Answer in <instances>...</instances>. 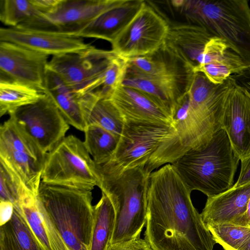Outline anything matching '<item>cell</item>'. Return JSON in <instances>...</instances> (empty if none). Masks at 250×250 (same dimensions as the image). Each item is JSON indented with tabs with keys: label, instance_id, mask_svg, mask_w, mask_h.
Listing matches in <instances>:
<instances>
[{
	"label": "cell",
	"instance_id": "1",
	"mask_svg": "<svg viewBox=\"0 0 250 250\" xmlns=\"http://www.w3.org/2000/svg\"><path fill=\"white\" fill-rule=\"evenodd\" d=\"M191 192L172 164L149 175L144 235L152 250H213L216 242L192 203Z\"/></svg>",
	"mask_w": 250,
	"mask_h": 250
},
{
	"label": "cell",
	"instance_id": "2",
	"mask_svg": "<svg viewBox=\"0 0 250 250\" xmlns=\"http://www.w3.org/2000/svg\"><path fill=\"white\" fill-rule=\"evenodd\" d=\"M189 150L172 125L125 122L115 152L107 162L95 164L96 172L98 176L116 179L128 169L139 168L150 175L173 164Z\"/></svg>",
	"mask_w": 250,
	"mask_h": 250
},
{
	"label": "cell",
	"instance_id": "3",
	"mask_svg": "<svg viewBox=\"0 0 250 250\" xmlns=\"http://www.w3.org/2000/svg\"><path fill=\"white\" fill-rule=\"evenodd\" d=\"M233 80L230 76L218 87L204 76L192 80L187 92L188 105L178 106L172 116L173 125L184 146L199 149L222 128L226 103Z\"/></svg>",
	"mask_w": 250,
	"mask_h": 250
},
{
	"label": "cell",
	"instance_id": "4",
	"mask_svg": "<svg viewBox=\"0 0 250 250\" xmlns=\"http://www.w3.org/2000/svg\"><path fill=\"white\" fill-rule=\"evenodd\" d=\"M188 23L226 41L229 49L250 64V7L246 0H173Z\"/></svg>",
	"mask_w": 250,
	"mask_h": 250
},
{
	"label": "cell",
	"instance_id": "5",
	"mask_svg": "<svg viewBox=\"0 0 250 250\" xmlns=\"http://www.w3.org/2000/svg\"><path fill=\"white\" fill-rule=\"evenodd\" d=\"M240 160L223 129L207 145L190 149L172 165L188 189L211 197L232 188Z\"/></svg>",
	"mask_w": 250,
	"mask_h": 250
},
{
	"label": "cell",
	"instance_id": "6",
	"mask_svg": "<svg viewBox=\"0 0 250 250\" xmlns=\"http://www.w3.org/2000/svg\"><path fill=\"white\" fill-rule=\"evenodd\" d=\"M37 198L70 250H90L94 221L92 190L41 182Z\"/></svg>",
	"mask_w": 250,
	"mask_h": 250
},
{
	"label": "cell",
	"instance_id": "7",
	"mask_svg": "<svg viewBox=\"0 0 250 250\" xmlns=\"http://www.w3.org/2000/svg\"><path fill=\"white\" fill-rule=\"evenodd\" d=\"M149 176L135 168L125 171L116 179L98 176L97 186L109 198L115 212L110 244L140 238L146 221V191Z\"/></svg>",
	"mask_w": 250,
	"mask_h": 250
},
{
	"label": "cell",
	"instance_id": "8",
	"mask_svg": "<svg viewBox=\"0 0 250 250\" xmlns=\"http://www.w3.org/2000/svg\"><path fill=\"white\" fill-rule=\"evenodd\" d=\"M41 179L45 184L90 190L98 183L95 162L83 142L72 135L46 154Z\"/></svg>",
	"mask_w": 250,
	"mask_h": 250
},
{
	"label": "cell",
	"instance_id": "9",
	"mask_svg": "<svg viewBox=\"0 0 250 250\" xmlns=\"http://www.w3.org/2000/svg\"><path fill=\"white\" fill-rule=\"evenodd\" d=\"M116 56L112 50L93 46L83 53L53 56L47 68L57 74L80 98L101 87L104 73Z\"/></svg>",
	"mask_w": 250,
	"mask_h": 250
},
{
	"label": "cell",
	"instance_id": "10",
	"mask_svg": "<svg viewBox=\"0 0 250 250\" xmlns=\"http://www.w3.org/2000/svg\"><path fill=\"white\" fill-rule=\"evenodd\" d=\"M13 121L45 154L65 137L69 125L47 94L9 114Z\"/></svg>",
	"mask_w": 250,
	"mask_h": 250
},
{
	"label": "cell",
	"instance_id": "11",
	"mask_svg": "<svg viewBox=\"0 0 250 250\" xmlns=\"http://www.w3.org/2000/svg\"><path fill=\"white\" fill-rule=\"evenodd\" d=\"M168 28L167 21L146 1L111 43L112 50L126 59L151 54L163 45Z\"/></svg>",
	"mask_w": 250,
	"mask_h": 250
},
{
	"label": "cell",
	"instance_id": "12",
	"mask_svg": "<svg viewBox=\"0 0 250 250\" xmlns=\"http://www.w3.org/2000/svg\"><path fill=\"white\" fill-rule=\"evenodd\" d=\"M120 0H61L51 12L18 27L55 31L76 36Z\"/></svg>",
	"mask_w": 250,
	"mask_h": 250
},
{
	"label": "cell",
	"instance_id": "13",
	"mask_svg": "<svg viewBox=\"0 0 250 250\" xmlns=\"http://www.w3.org/2000/svg\"><path fill=\"white\" fill-rule=\"evenodd\" d=\"M49 55L0 42V79L30 85L44 93Z\"/></svg>",
	"mask_w": 250,
	"mask_h": 250
},
{
	"label": "cell",
	"instance_id": "14",
	"mask_svg": "<svg viewBox=\"0 0 250 250\" xmlns=\"http://www.w3.org/2000/svg\"><path fill=\"white\" fill-rule=\"evenodd\" d=\"M0 41L53 56L83 53L93 47L75 35L20 27L1 28Z\"/></svg>",
	"mask_w": 250,
	"mask_h": 250
},
{
	"label": "cell",
	"instance_id": "15",
	"mask_svg": "<svg viewBox=\"0 0 250 250\" xmlns=\"http://www.w3.org/2000/svg\"><path fill=\"white\" fill-rule=\"evenodd\" d=\"M194 74L192 69L187 68L155 77L125 76L122 85L141 91L172 117L188 92Z\"/></svg>",
	"mask_w": 250,
	"mask_h": 250
},
{
	"label": "cell",
	"instance_id": "16",
	"mask_svg": "<svg viewBox=\"0 0 250 250\" xmlns=\"http://www.w3.org/2000/svg\"><path fill=\"white\" fill-rule=\"evenodd\" d=\"M222 129L236 156L241 162L245 160L250 154V93L234 79L226 103Z\"/></svg>",
	"mask_w": 250,
	"mask_h": 250
},
{
	"label": "cell",
	"instance_id": "17",
	"mask_svg": "<svg viewBox=\"0 0 250 250\" xmlns=\"http://www.w3.org/2000/svg\"><path fill=\"white\" fill-rule=\"evenodd\" d=\"M109 97L125 122H144L173 125L171 116L138 89L121 85L115 88Z\"/></svg>",
	"mask_w": 250,
	"mask_h": 250
},
{
	"label": "cell",
	"instance_id": "18",
	"mask_svg": "<svg viewBox=\"0 0 250 250\" xmlns=\"http://www.w3.org/2000/svg\"><path fill=\"white\" fill-rule=\"evenodd\" d=\"M213 36L206 29L189 23H169L163 45L187 66L199 64L204 47Z\"/></svg>",
	"mask_w": 250,
	"mask_h": 250
},
{
	"label": "cell",
	"instance_id": "19",
	"mask_svg": "<svg viewBox=\"0 0 250 250\" xmlns=\"http://www.w3.org/2000/svg\"><path fill=\"white\" fill-rule=\"evenodd\" d=\"M37 195L28 192L14 206L26 221L42 250H70Z\"/></svg>",
	"mask_w": 250,
	"mask_h": 250
},
{
	"label": "cell",
	"instance_id": "20",
	"mask_svg": "<svg viewBox=\"0 0 250 250\" xmlns=\"http://www.w3.org/2000/svg\"><path fill=\"white\" fill-rule=\"evenodd\" d=\"M143 0H120L77 34L81 38L106 40L112 43L145 4Z\"/></svg>",
	"mask_w": 250,
	"mask_h": 250
},
{
	"label": "cell",
	"instance_id": "21",
	"mask_svg": "<svg viewBox=\"0 0 250 250\" xmlns=\"http://www.w3.org/2000/svg\"><path fill=\"white\" fill-rule=\"evenodd\" d=\"M250 199V182L208 197L200 213L204 224L232 223L244 214Z\"/></svg>",
	"mask_w": 250,
	"mask_h": 250
},
{
	"label": "cell",
	"instance_id": "22",
	"mask_svg": "<svg viewBox=\"0 0 250 250\" xmlns=\"http://www.w3.org/2000/svg\"><path fill=\"white\" fill-rule=\"evenodd\" d=\"M79 104L86 126L97 125L120 138L125 122L109 96L94 91L80 97Z\"/></svg>",
	"mask_w": 250,
	"mask_h": 250
},
{
	"label": "cell",
	"instance_id": "23",
	"mask_svg": "<svg viewBox=\"0 0 250 250\" xmlns=\"http://www.w3.org/2000/svg\"><path fill=\"white\" fill-rule=\"evenodd\" d=\"M127 60L125 76L155 77L191 68L163 45L151 54Z\"/></svg>",
	"mask_w": 250,
	"mask_h": 250
},
{
	"label": "cell",
	"instance_id": "24",
	"mask_svg": "<svg viewBox=\"0 0 250 250\" xmlns=\"http://www.w3.org/2000/svg\"><path fill=\"white\" fill-rule=\"evenodd\" d=\"M44 93L52 99L69 125L84 131L86 124L80 106V98L57 74L48 68L45 78Z\"/></svg>",
	"mask_w": 250,
	"mask_h": 250
},
{
	"label": "cell",
	"instance_id": "25",
	"mask_svg": "<svg viewBox=\"0 0 250 250\" xmlns=\"http://www.w3.org/2000/svg\"><path fill=\"white\" fill-rule=\"evenodd\" d=\"M0 162L12 170L25 186L37 195L43 164L24 152L0 146Z\"/></svg>",
	"mask_w": 250,
	"mask_h": 250
},
{
	"label": "cell",
	"instance_id": "26",
	"mask_svg": "<svg viewBox=\"0 0 250 250\" xmlns=\"http://www.w3.org/2000/svg\"><path fill=\"white\" fill-rule=\"evenodd\" d=\"M0 250H42L26 221L15 206L11 219L0 226Z\"/></svg>",
	"mask_w": 250,
	"mask_h": 250
},
{
	"label": "cell",
	"instance_id": "27",
	"mask_svg": "<svg viewBox=\"0 0 250 250\" xmlns=\"http://www.w3.org/2000/svg\"><path fill=\"white\" fill-rule=\"evenodd\" d=\"M45 93L28 84L15 81L0 80V116L36 102Z\"/></svg>",
	"mask_w": 250,
	"mask_h": 250
},
{
	"label": "cell",
	"instance_id": "28",
	"mask_svg": "<svg viewBox=\"0 0 250 250\" xmlns=\"http://www.w3.org/2000/svg\"><path fill=\"white\" fill-rule=\"evenodd\" d=\"M94 221L90 250H106L110 243L115 223V212L108 196H102L94 206Z\"/></svg>",
	"mask_w": 250,
	"mask_h": 250
},
{
	"label": "cell",
	"instance_id": "29",
	"mask_svg": "<svg viewBox=\"0 0 250 250\" xmlns=\"http://www.w3.org/2000/svg\"><path fill=\"white\" fill-rule=\"evenodd\" d=\"M83 132V143L95 163L101 165L108 161L115 151L120 138L95 125H87Z\"/></svg>",
	"mask_w": 250,
	"mask_h": 250
},
{
	"label": "cell",
	"instance_id": "30",
	"mask_svg": "<svg viewBox=\"0 0 250 250\" xmlns=\"http://www.w3.org/2000/svg\"><path fill=\"white\" fill-rule=\"evenodd\" d=\"M250 68V64L240 56L229 49L224 56L205 64H199L193 71L201 72L212 83H223L230 76L240 74Z\"/></svg>",
	"mask_w": 250,
	"mask_h": 250
},
{
	"label": "cell",
	"instance_id": "31",
	"mask_svg": "<svg viewBox=\"0 0 250 250\" xmlns=\"http://www.w3.org/2000/svg\"><path fill=\"white\" fill-rule=\"evenodd\" d=\"M0 146L26 153L43 164L46 155L10 118L0 126Z\"/></svg>",
	"mask_w": 250,
	"mask_h": 250
},
{
	"label": "cell",
	"instance_id": "32",
	"mask_svg": "<svg viewBox=\"0 0 250 250\" xmlns=\"http://www.w3.org/2000/svg\"><path fill=\"white\" fill-rule=\"evenodd\" d=\"M206 227L216 243L224 250H245L250 242V227L232 223L209 225Z\"/></svg>",
	"mask_w": 250,
	"mask_h": 250
},
{
	"label": "cell",
	"instance_id": "33",
	"mask_svg": "<svg viewBox=\"0 0 250 250\" xmlns=\"http://www.w3.org/2000/svg\"><path fill=\"white\" fill-rule=\"evenodd\" d=\"M42 14L32 0H1L0 20L10 27H16Z\"/></svg>",
	"mask_w": 250,
	"mask_h": 250
},
{
	"label": "cell",
	"instance_id": "34",
	"mask_svg": "<svg viewBox=\"0 0 250 250\" xmlns=\"http://www.w3.org/2000/svg\"><path fill=\"white\" fill-rule=\"evenodd\" d=\"M28 192L32 191L18 176L0 162V200L10 202L15 205Z\"/></svg>",
	"mask_w": 250,
	"mask_h": 250
},
{
	"label": "cell",
	"instance_id": "35",
	"mask_svg": "<svg viewBox=\"0 0 250 250\" xmlns=\"http://www.w3.org/2000/svg\"><path fill=\"white\" fill-rule=\"evenodd\" d=\"M127 65V59L118 56L114 57L104 73L101 87L97 90L103 95L109 96L115 88L122 85Z\"/></svg>",
	"mask_w": 250,
	"mask_h": 250
},
{
	"label": "cell",
	"instance_id": "36",
	"mask_svg": "<svg viewBox=\"0 0 250 250\" xmlns=\"http://www.w3.org/2000/svg\"><path fill=\"white\" fill-rule=\"evenodd\" d=\"M229 49V46L225 40L217 37H212L204 47L199 64L214 62L224 56Z\"/></svg>",
	"mask_w": 250,
	"mask_h": 250
},
{
	"label": "cell",
	"instance_id": "37",
	"mask_svg": "<svg viewBox=\"0 0 250 250\" xmlns=\"http://www.w3.org/2000/svg\"><path fill=\"white\" fill-rule=\"evenodd\" d=\"M106 250H152L148 242L140 238L109 244Z\"/></svg>",
	"mask_w": 250,
	"mask_h": 250
},
{
	"label": "cell",
	"instance_id": "38",
	"mask_svg": "<svg viewBox=\"0 0 250 250\" xmlns=\"http://www.w3.org/2000/svg\"><path fill=\"white\" fill-rule=\"evenodd\" d=\"M241 162L240 174L233 187H238L250 182V154Z\"/></svg>",
	"mask_w": 250,
	"mask_h": 250
},
{
	"label": "cell",
	"instance_id": "39",
	"mask_svg": "<svg viewBox=\"0 0 250 250\" xmlns=\"http://www.w3.org/2000/svg\"><path fill=\"white\" fill-rule=\"evenodd\" d=\"M14 211V205L12 203L0 200V226L5 224L11 219Z\"/></svg>",
	"mask_w": 250,
	"mask_h": 250
},
{
	"label": "cell",
	"instance_id": "40",
	"mask_svg": "<svg viewBox=\"0 0 250 250\" xmlns=\"http://www.w3.org/2000/svg\"><path fill=\"white\" fill-rule=\"evenodd\" d=\"M38 10L43 15L52 11L61 0H32Z\"/></svg>",
	"mask_w": 250,
	"mask_h": 250
},
{
	"label": "cell",
	"instance_id": "41",
	"mask_svg": "<svg viewBox=\"0 0 250 250\" xmlns=\"http://www.w3.org/2000/svg\"><path fill=\"white\" fill-rule=\"evenodd\" d=\"M231 76L238 85L244 88L250 93V68Z\"/></svg>",
	"mask_w": 250,
	"mask_h": 250
},
{
	"label": "cell",
	"instance_id": "42",
	"mask_svg": "<svg viewBox=\"0 0 250 250\" xmlns=\"http://www.w3.org/2000/svg\"><path fill=\"white\" fill-rule=\"evenodd\" d=\"M232 224L250 227V199L244 214L234 221Z\"/></svg>",
	"mask_w": 250,
	"mask_h": 250
},
{
	"label": "cell",
	"instance_id": "43",
	"mask_svg": "<svg viewBox=\"0 0 250 250\" xmlns=\"http://www.w3.org/2000/svg\"><path fill=\"white\" fill-rule=\"evenodd\" d=\"M245 250H250V242L248 244V245Z\"/></svg>",
	"mask_w": 250,
	"mask_h": 250
}]
</instances>
